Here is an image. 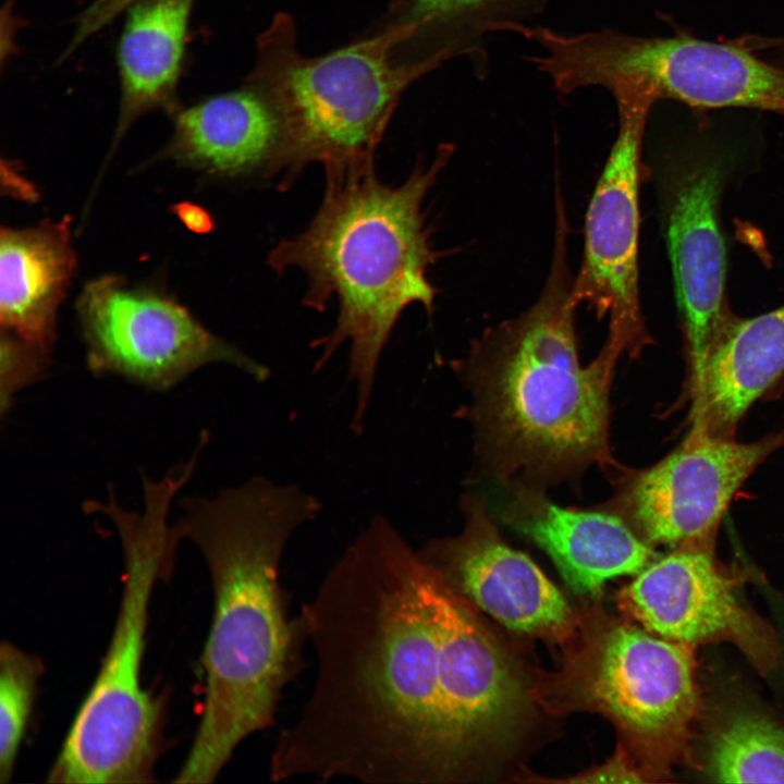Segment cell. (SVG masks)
<instances>
[{
    "mask_svg": "<svg viewBox=\"0 0 784 784\" xmlns=\"http://www.w3.org/2000/svg\"><path fill=\"white\" fill-rule=\"evenodd\" d=\"M571 640L559 670L537 673L534 702L553 714L608 718L629 755L658 756L681 743L698 709L693 646L601 613L579 617Z\"/></svg>",
    "mask_w": 784,
    "mask_h": 784,
    "instance_id": "obj_7",
    "label": "cell"
},
{
    "mask_svg": "<svg viewBox=\"0 0 784 784\" xmlns=\"http://www.w3.org/2000/svg\"><path fill=\"white\" fill-rule=\"evenodd\" d=\"M182 507L176 525L206 561L213 614L200 721L173 781L206 784L241 743L275 723L283 690L303 666L306 630L299 614L290 616L280 569L290 538L322 505L297 485L257 476Z\"/></svg>",
    "mask_w": 784,
    "mask_h": 784,
    "instance_id": "obj_2",
    "label": "cell"
},
{
    "mask_svg": "<svg viewBox=\"0 0 784 784\" xmlns=\"http://www.w3.org/2000/svg\"><path fill=\"white\" fill-rule=\"evenodd\" d=\"M517 29L543 47L546 54L532 60L565 94L626 85L698 110L738 107L777 113L784 105V68L759 59L740 41L636 37L608 29L576 36L542 27Z\"/></svg>",
    "mask_w": 784,
    "mask_h": 784,
    "instance_id": "obj_8",
    "label": "cell"
},
{
    "mask_svg": "<svg viewBox=\"0 0 784 784\" xmlns=\"http://www.w3.org/2000/svg\"><path fill=\"white\" fill-rule=\"evenodd\" d=\"M86 360L155 391L174 387L209 364L231 365L258 382L270 369L206 329L174 298L131 286L117 275L89 281L76 303Z\"/></svg>",
    "mask_w": 784,
    "mask_h": 784,
    "instance_id": "obj_9",
    "label": "cell"
},
{
    "mask_svg": "<svg viewBox=\"0 0 784 784\" xmlns=\"http://www.w3.org/2000/svg\"><path fill=\"white\" fill-rule=\"evenodd\" d=\"M723 166L698 158L675 173L666 208V240L690 380L736 320L726 299V249L719 208Z\"/></svg>",
    "mask_w": 784,
    "mask_h": 784,
    "instance_id": "obj_15",
    "label": "cell"
},
{
    "mask_svg": "<svg viewBox=\"0 0 784 784\" xmlns=\"http://www.w3.org/2000/svg\"><path fill=\"white\" fill-rule=\"evenodd\" d=\"M784 445V430L749 443L687 434L667 456L628 471L603 510L620 515L649 544L714 541L733 497Z\"/></svg>",
    "mask_w": 784,
    "mask_h": 784,
    "instance_id": "obj_12",
    "label": "cell"
},
{
    "mask_svg": "<svg viewBox=\"0 0 784 784\" xmlns=\"http://www.w3.org/2000/svg\"><path fill=\"white\" fill-rule=\"evenodd\" d=\"M464 528L416 550L441 579L506 628L560 644L576 633L579 617L538 565L500 536L475 494L462 499Z\"/></svg>",
    "mask_w": 784,
    "mask_h": 784,
    "instance_id": "obj_14",
    "label": "cell"
},
{
    "mask_svg": "<svg viewBox=\"0 0 784 784\" xmlns=\"http://www.w3.org/2000/svg\"><path fill=\"white\" fill-rule=\"evenodd\" d=\"M714 541L689 543L647 565L617 596L625 615L662 638L695 646L725 640L761 670L777 658L770 628L739 600Z\"/></svg>",
    "mask_w": 784,
    "mask_h": 784,
    "instance_id": "obj_13",
    "label": "cell"
},
{
    "mask_svg": "<svg viewBox=\"0 0 784 784\" xmlns=\"http://www.w3.org/2000/svg\"><path fill=\"white\" fill-rule=\"evenodd\" d=\"M41 660L12 642L0 647V782L11 780L34 707Z\"/></svg>",
    "mask_w": 784,
    "mask_h": 784,
    "instance_id": "obj_22",
    "label": "cell"
},
{
    "mask_svg": "<svg viewBox=\"0 0 784 784\" xmlns=\"http://www.w3.org/2000/svg\"><path fill=\"white\" fill-rule=\"evenodd\" d=\"M752 46L756 50L767 48H777L784 51V38H752ZM784 57V52H781Z\"/></svg>",
    "mask_w": 784,
    "mask_h": 784,
    "instance_id": "obj_28",
    "label": "cell"
},
{
    "mask_svg": "<svg viewBox=\"0 0 784 784\" xmlns=\"http://www.w3.org/2000/svg\"><path fill=\"white\" fill-rule=\"evenodd\" d=\"M513 490L504 522L541 548L577 595L593 597L608 580L637 575L657 556L617 514L564 509L542 490Z\"/></svg>",
    "mask_w": 784,
    "mask_h": 784,
    "instance_id": "obj_17",
    "label": "cell"
},
{
    "mask_svg": "<svg viewBox=\"0 0 784 784\" xmlns=\"http://www.w3.org/2000/svg\"><path fill=\"white\" fill-rule=\"evenodd\" d=\"M779 113L784 114V105L781 107Z\"/></svg>",
    "mask_w": 784,
    "mask_h": 784,
    "instance_id": "obj_29",
    "label": "cell"
},
{
    "mask_svg": "<svg viewBox=\"0 0 784 784\" xmlns=\"http://www.w3.org/2000/svg\"><path fill=\"white\" fill-rule=\"evenodd\" d=\"M426 564L377 514L303 604L317 671L269 777L457 783Z\"/></svg>",
    "mask_w": 784,
    "mask_h": 784,
    "instance_id": "obj_1",
    "label": "cell"
},
{
    "mask_svg": "<svg viewBox=\"0 0 784 784\" xmlns=\"http://www.w3.org/2000/svg\"><path fill=\"white\" fill-rule=\"evenodd\" d=\"M612 93L618 132L587 208L573 298L599 319L608 318V336L622 342L634 357L651 342L640 307L638 240L641 144L656 99L629 86Z\"/></svg>",
    "mask_w": 784,
    "mask_h": 784,
    "instance_id": "obj_10",
    "label": "cell"
},
{
    "mask_svg": "<svg viewBox=\"0 0 784 784\" xmlns=\"http://www.w3.org/2000/svg\"><path fill=\"white\" fill-rule=\"evenodd\" d=\"M171 117L173 133L161 158L221 180L281 179V122L269 101L250 85L180 107Z\"/></svg>",
    "mask_w": 784,
    "mask_h": 784,
    "instance_id": "obj_16",
    "label": "cell"
},
{
    "mask_svg": "<svg viewBox=\"0 0 784 784\" xmlns=\"http://www.w3.org/2000/svg\"><path fill=\"white\" fill-rule=\"evenodd\" d=\"M488 0H396L399 21L414 23L418 33L426 26L451 17Z\"/></svg>",
    "mask_w": 784,
    "mask_h": 784,
    "instance_id": "obj_25",
    "label": "cell"
},
{
    "mask_svg": "<svg viewBox=\"0 0 784 784\" xmlns=\"http://www.w3.org/2000/svg\"><path fill=\"white\" fill-rule=\"evenodd\" d=\"M706 767L714 782L784 783V728L760 714H734L713 733Z\"/></svg>",
    "mask_w": 784,
    "mask_h": 784,
    "instance_id": "obj_21",
    "label": "cell"
},
{
    "mask_svg": "<svg viewBox=\"0 0 784 784\" xmlns=\"http://www.w3.org/2000/svg\"><path fill=\"white\" fill-rule=\"evenodd\" d=\"M452 152L442 144L428 164L418 162L397 185L382 183L375 162L324 167L314 218L268 255L277 273L305 274L304 306L323 311L336 302L334 327L310 344L319 351L314 372L348 343L347 379L356 392L350 428L356 434L364 430L379 360L402 314L414 304L433 310L437 290L428 271L439 253L424 206Z\"/></svg>",
    "mask_w": 784,
    "mask_h": 784,
    "instance_id": "obj_4",
    "label": "cell"
},
{
    "mask_svg": "<svg viewBox=\"0 0 784 784\" xmlns=\"http://www.w3.org/2000/svg\"><path fill=\"white\" fill-rule=\"evenodd\" d=\"M138 0H93L75 20L74 32L59 62L72 56L86 40L127 11Z\"/></svg>",
    "mask_w": 784,
    "mask_h": 784,
    "instance_id": "obj_24",
    "label": "cell"
},
{
    "mask_svg": "<svg viewBox=\"0 0 784 784\" xmlns=\"http://www.w3.org/2000/svg\"><path fill=\"white\" fill-rule=\"evenodd\" d=\"M635 767L629 752L620 743L615 754L603 764L589 769L576 776L556 782L568 783H633L642 782L645 777Z\"/></svg>",
    "mask_w": 784,
    "mask_h": 784,
    "instance_id": "obj_26",
    "label": "cell"
},
{
    "mask_svg": "<svg viewBox=\"0 0 784 784\" xmlns=\"http://www.w3.org/2000/svg\"><path fill=\"white\" fill-rule=\"evenodd\" d=\"M172 211L184 226L194 233L206 234L215 226L211 215L196 204L181 201L173 206Z\"/></svg>",
    "mask_w": 784,
    "mask_h": 784,
    "instance_id": "obj_27",
    "label": "cell"
},
{
    "mask_svg": "<svg viewBox=\"0 0 784 784\" xmlns=\"http://www.w3.org/2000/svg\"><path fill=\"white\" fill-rule=\"evenodd\" d=\"M417 26L395 20L381 33L321 57L303 56L294 20L279 12L258 37L245 84L271 105L282 126L286 189L310 163H373L377 148L404 90L448 51L426 59L395 58Z\"/></svg>",
    "mask_w": 784,
    "mask_h": 784,
    "instance_id": "obj_6",
    "label": "cell"
},
{
    "mask_svg": "<svg viewBox=\"0 0 784 784\" xmlns=\"http://www.w3.org/2000/svg\"><path fill=\"white\" fill-rule=\"evenodd\" d=\"M191 473L175 467L162 479L143 478L144 509L87 501L88 513L106 514L120 538L124 575L113 632L99 672L82 701L47 782L137 784L154 781L163 749L164 697L142 684L149 604L154 588L173 571L177 525L171 503Z\"/></svg>",
    "mask_w": 784,
    "mask_h": 784,
    "instance_id": "obj_5",
    "label": "cell"
},
{
    "mask_svg": "<svg viewBox=\"0 0 784 784\" xmlns=\"http://www.w3.org/2000/svg\"><path fill=\"white\" fill-rule=\"evenodd\" d=\"M195 0H138L127 9L117 61L120 103L110 155L146 113L173 114Z\"/></svg>",
    "mask_w": 784,
    "mask_h": 784,
    "instance_id": "obj_20",
    "label": "cell"
},
{
    "mask_svg": "<svg viewBox=\"0 0 784 784\" xmlns=\"http://www.w3.org/2000/svg\"><path fill=\"white\" fill-rule=\"evenodd\" d=\"M567 223L556 209L553 258L537 301L489 329L454 365L471 393L477 452L503 483L543 490L587 467L617 466L609 442V393L625 347L607 339L581 367Z\"/></svg>",
    "mask_w": 784,
    "mask_h": 784,
    "instance_id": "obj_3",
    "label": "cell"
},
{
    "mask_svg": "<svg viewBox=\"0 0 784 784\" xmlns=\"http://www.w3.org/2000/svg\"><path fill=\"white\" fill-rule=\"evenodd\" d=\"M0 343V407L4 416L14 395L45 375L50 353L2 329Z\"/></svg>",
    "mask_w": 784,
    "mask_h": 784,
    "instance_id": "obj_23",
    "label": "cell"
},
{
    "mask_svg": "<svg viewBox=\"0 0 784 784\" xmlns=\"http://www.w3.org/2000/svg\"><path fill=\"white\" fill-rule=\"evenodd\" d=\"M784 372V305L736 318L690 380L688 434L734 438L738 422Z\"/></svg>",
    "mask_w": 784,
    "mask_h": 784,
    "instance_id": "obj_18",
    "label": "cell"
},
{
    "mask_svg": "<svg viewBox=\"0 0 784 784\" xmlns=\"http://www.w3.org/2000/svg\"><path fill=\"white\" fill-rule=\"evenodd\" d=\"M426 567L458 783L467 782L479 774L481 761L498 758L515 743L534 700L469 602Z\"/></svg>",
    "mask_w": 784,
    "mask_h": 784,
    "instance_id": "obj_11",
    "label": "cell"
},
{
    "mask_svg": "<svg viewBox=\"0 0 784 784\" xmlns=\"http://www.w3.org/2000/svg\"><path fill=\"white\" fill-rule=\"evenodd\" d=\"M71 218L0 233L1 329L51 352L58 308L76 269Z\"/></svg>",
    "mask_w": 784,
    "mask_h": 784,
    "instance_id": "obj_19",
    "label": "cell"
}]
</instances>
